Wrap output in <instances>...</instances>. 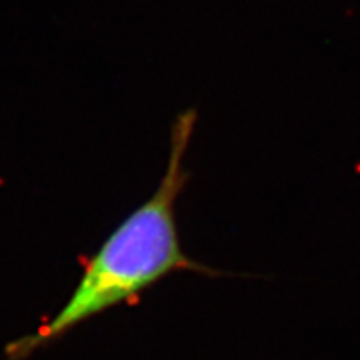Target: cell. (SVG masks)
Wrapping results in <instances>:
<instances>
[{
    "mask_svg": "<svg viewBox=\"0 0 360 360\" xmlns=\"http://www.w3.org/2000/svg\"><path fill=\"white\" fill-rule=\"evenodd\" d=\"M195 124V109H187L175 117L167 167L155 192L117 225L89 259L62 309L34 332L8 342L4 359H29L40 349L64 339L89 319L122 304H137L143 292L174 272H195L210 278L229 276L191 259L180 245L175 205L188 182L184 157Z\"/></svg>",
    "mask_w": 360,
    "mask_h": 360,
    "instance_id": "cell-1",
    "label": "cell"
}]
</instances>
